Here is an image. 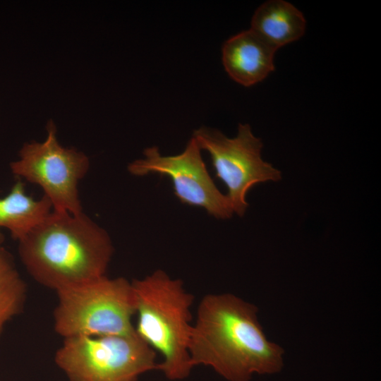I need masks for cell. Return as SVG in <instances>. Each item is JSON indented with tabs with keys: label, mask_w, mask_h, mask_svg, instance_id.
Masks as SVG:
<instances>
[{
	"label": "cell",
	"mask_w": 381,
	"mask_h": 381,
	"mask_svg": "<svg viewBox=\"0 0 381 381\" xmlns=\"http://www.w3.org/2000/svg\"><path fill=\"white\" fill-rule=\"evenodd\" d=\"M277 51L250 29L229 37L222 48V60L229 76L245 86L254 85L274 70Z\"/></svg>",
	"instance_id": "cell-9"
},
{
	"label": "cell",
	"mask_w": 381,
	"mask_h": 381,
	"mask_svg": "<svg viewBox=\"0 0 381 381\" xmlns=\"http://www.w3.org/2000/svg\"><path fill=\"white\" fill-rule=\"evenodd\" d=\"M54 360L69 381H137L159 368L155 351L137 333L64 338Z\"/></svg>",
	"instance_id": "cell-5"
},
{
	"label": "cell",
	"mask_w": 381,
	"mask_h": 381,
	"mask_svg": "<svg viewBox=\"0 0 381 381\" xmlns=\"http://www.w3.org/2000/svg\"><path fill=\"white\" fill-rule=\"evenodd\" d=\"M193 137L200 148L209 153L216 177L226 185L234 213L240 217L248 206L246 196L252 187L282 178L279 170L262 159V143L249 124L240 123L231 138L207 127L195 130Z\"/></svg>",
	"instance_id": "cell-7"
},
{
	"label": "cell",
	"mask_w": 381,
	"mask_h": 381,
	"mask_svg": "<svg viewBox=\"0 0 381 381\" xmlns=\"http://www.w3.org/2000/svg\"><path fill=\"white\" fill-rule=\"evenodd\" d=\"M145 157L128 166V171L138 176L158 174L172 181L175 195L191 206L204 208L217 219H229L234 211L226 195L214 184L201 156V149L192 137L184 150L176 155H162L156 146L146 148Z\"/></svg>",
	"instance_id": "cell-8"
},
{
	"label": "cell",
	"mask_w": 381,
	"mask_h": 381,
	"mask_svg": "<svg viewBox=\"0 0 381 381\" xmlns=\"http://www.w3.org/2000/svg\"><path fill=\"white\" fill-rule=\"evenodd\" d=\"M303 13L284 0H269L254 12L250 30L276 51L298 40L305 33Z\"/></svg>",
	"instance_id": "cell-10"
},
{
	"label": "cell",
	"mask_w": 381,
	"mask_h": 381,
	"mask_svg": "<svg viewBox=\"0 0 381 381\" xmlns=\"http://www.w3.org/2000/svg\"><path fill=\"white\" fill-rule=\"evenodd\" d=\"M138 314V337L162 356L161 370L170 380L188 377L193 369L188 351L193 296L183 282L157 270L131 282Z\"/></svg>",
	"instance_id": "cell-3"
},
{
	"label": "cell",
	"mask_w": 381,
	"mask_h": 381,
	"mask_svg": "<svg viewBox=\"0 0 381 381\" xmlns=\"http://www.w3.org/2000/svg\"><path fill=\"white\" fill-rule=\"evenodd\" d=\"M18 243L30 275L56 291L106 276L114 253L108 233L83 212L52 210Z\"/></svg>",
	"instance_id": "cell-2"
},
{
	"label": "cell",
	"mask_w": 381,
	"mask_h": 381,
	"mask_svg": "<svg viewBox=\"0 0 381 381\" xmlns=\"http://www.w3.org/2000/svg\"><path fill=\"white\" fill-rule=\"evenodd\" d=\"M56 292L54 329L64 339L136 334L132 324L135 297L126 278L104 276Z\"/></svg>",
	"instance_id": "cell-4"
},
{
	"label": "cell",
	"mask_w": 381,
	"mask_h": 381,
	"mask_svg": "<svg viewBox=\"0 0 381 381\" xmlns=\"http://www.w3.org/2000/svg\"><path fill=\"white\" fill-rule=\"evenodd\" d=\"M258 311L255 305L231 294L205 296L189 341L193 367H210L228 381L279 373L284 349L267 339Z\"/></svg>",
	"instance_id": "cell-1"
},
{
	"label": "cell",
	"mask_w": 381,
	"mask_h": 381,
	"mask_svg": "<svg viewBox=\"0 0 381 381\" xmlns=\"http://www.w3.org/2000/svg\"><path fill=\"white\" fill-rule=\"evenodd\" d=\"M0 244V335L5 324L23 310L26 285L11 253Z\"/></svg>",
	"instance_id": "cell-12"
},
{
	"label": "cell",
	"mask_w": 381,
	"mask_h": 381,
	"mask_svg": "<svg viewBox=\"0 0 381 381\" xmlns=\"http://www.w3.org/2000/svg\"><path fill=\"white\" fill-rule=\"evenodd\" d=\"M49 199L43 195L35 200L26 193L25 184L18 180L8 194L0 198V229H8L13 239H23L52 211ZM4 236L0 231V244Z\"/></svg>",
	"instance_id": "cell-11"
},
{
	"label": "cell",
	"mask_w": 381,
	"mask_h": 381,
	"mask_svg": "<svg viewBox=\"0 0 381 381\" xmlns=\"http://www.w3.org/2000/svg\"><path fill=\"white\" fill-rule=\"evenodd\" d=\"M89 167V158L84 152L59 143L52 121L47 122L44 140L25 143L19 159L10 164L15 176L42 189L54 211L72 214L83 212L78 186Z\"/></svg>",
	"instance_id": "cell-6"
}]
</instances>
